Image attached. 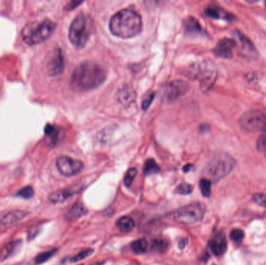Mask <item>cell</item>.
Returning <instances> with one entry per match:
<instances>
[{
	"mask_svg": "<svg viewBox=\"0 0 266 265\" xmlns=\"http://www.w3.org/2000/svg\"><path fill=\"white\" fill-rule=\"evenodd\" d=\"M105 69L95 62L86 61L76 66L71 75L70 87L74 91L94 90L105 81Z\"/></svg>",
	"mask_w": 266,
	"mask_h": 265,
	"instance_id": "cell-1",
	"label": "cell"
},
{
	"mask_svg": "<svg viewBox=\"0 0 266 265\" xmlns=\"http://www.w3.org/2000/svg\"><path fill=\"white\" fill-rule=\"evenodd\" d=\"M109 28L111 32L118 38H131L141 32L143 20L135 10L124 9L112 16Z\"/></svg>",
	"mask_w": 266,
	"mask_h": 265,
	"instance_id": "cell-2",
	"label": "cell"
},
{
	"mask_svg": "<svg viewBox=\"0 0 266 265\" xmlns=\"http://www.w3.org/2000/svg\"><path fill=\"white\" fill-rule=\"evenodd\" d=\"M56 28V23L48 19L30 22L22 29V39L28 45L41 44L52 35Z\"/></svg>",
	"mask_w": 266,
	"mask_h": 265,
	"instance_id": "cell-3",
	"label": "cell"
},
{
	"mask_svg": "<svg viewBox=\"0 0 266 265\" xmlns=\"http://www.w3.org/2000/svg\"><path fill=\"white\" fill-rule=\"evenodd\" d=\"M94 30L92 19L81 12L71 23L69 31V41L76 48H84Z\"/></svg>",
	"mask_w": 266,
	"mask_h": 265,
	"instance_id": "cell-4",
	"label": "cell"
},
{
	"mask_svg": "<svg viewBox=\"0 0 266 265\" xmlns=\"http://www.w3.org/2000/svg\"><path fill=\"white\" fill-rule=\"evenodd\" d=\"M236 166V161L230 154L220 152L209 161L204 174L211 181L218 182L227 177Z\"/></svg>",
	"mask_w": 266,
	"mask_h": 265,
	"instance_id": "cell-5",
	"label": "cell"
},
{
	"mask_svg": "<svg viewBox=\"0 0 266 265\" xmlns=\"http://www.w3.org/2000/svg\"><path fill=\"white\" fill-rule=\"evenodd\" d=\"M205 213V205L199 202H194L172 211L168 215V217L181 224H194L203 219Z\"/></svg>",
	"mask_w": 266,
	"mask_h": 265,
	"instance_id": "cell-6",
	"label": "cell"
},
{
	"mask_svg": "<svg viewBox=\"0 0 266 265\" xmlns=\"http://www.w3.org/2000/svg\"><path fill=\"white\" fill-rule=\"evenodd\" d=\"M239 124L248 132L266 131V108H255L245 112L239 119Z\"/></svg>",
	"mask_w": 266,
	"mask_h": 265,
	"instance_id": "cell-7",
	"label": "cell"
},
{
	"mask_svg": "<svg viewBox=\"0 0 266 265\" xmlns=\"http://www.w3.org/2000/svg\"><path fill=\"white\" fill-rule=\"evenodd\" d=\"M189 90V84L185 81H171L165 84L161 90V100L165 103H173L184 95Z\"/></svg>",
	"mask_w": 266,
	"mask_h": 265,
	"instance_id": "cell-8",
	"label": "cell"
},
{
	"mask_svg": "<svg viewBox=\"0 0 266 265\" xmlns=\"http://www.w3.org/2000/svg\"><path fill=\"white\" fill-rule=\"evenodd\" d=\"M58 170L65 177H72L79 174L84 169V164L79 160L73 159L67 155H62L56 161Z\"/></svg>",
	"mask_w": 266,
	"mask_h": 265,
	"instance_id": "cell-9",
	"label": "cell"
},
{
	"mask_svg": "<svg viewBox=\"0 0 266 265\" xmlns=\"http://www.w3.org/2000/svg\"><path fill=\"white\" fill-rule=\"evenodd\" d=\"M233 37L236 47H237L238 51L242 56L248 59H255L258 57V51L249 38L238 31H234Z\"/></svg>",
	"mask_w": 266,
	"mask_h": 265,
	"instance_id": "cell-10",
	"label": "cell"
},
{
	"mask_svg": "<svg viewBox=\"0 0 266 265\" xmlns=\"http://www.w3.org/2000/svg\"><path fill=\"white\" fill-rule=\"evenodd\" d=\"M64 67L65 59L63 51L59 48H56L53 51L47 63V72L51 76H56L63 72Z\"/></svg>",
	"mask_w": 266,
	"mask_h": 265,
	"instance_id": "cell-11",
	"label": "cell"
},
{
	"mask_svg": "<svg viewBox=\"0 0 266 265\" xmlns=\"http://www.w3.org/2000/svg\"><path fill=\"white\" fill-rule=\"evenodd\" d=\"M236 47L234 40L224 38L220 40L214 49L217 57L223 59H231L233 56V48Z\"/></svg>",
	"mask_w": 266,
	"mask_h": 265,
	"instance_id": "cell-12",
	"label": "cell"
},
{
	"mask_svg": "<svg viewBox=\"0 0 266 265\" xmlns=\"http://www.w3.org/2000/svg\"><path fill=\"white\" fill-rule=\"evenodd\" d=\"M29 215V213L23 210L15 209L0 213V225L9 226L18 223Z\"/></svg>",
	"mask_w": 266,
	"mask_h": 265,
	"instance_id": "cell-13",
	"label": "cell"
},
{
	"mask_svg": "<svg viewBox=\"0 0 266 265\" xmlns=\"http://www.w3.org/2000/svg\"><path fill=\"white\" fill-rule=\"evenodd\" d=\"M79 189L77 186L70 187L67 189L56 191L50 194L48 200L53 204L63 203L65 201L73 196L75 194L79 192Z\"/></svg>",
	"mask_w": 266,
	"mask_h": 265,
	"instance_id": "cell-14",
	"label": "cell"
},
{
	"mask_svg": "<svg viewBox=\"0 0 266 265\" xmlns=\"http://www.w3.org/2000/svg\"><path fill=\"white\" fill-rule=\"evenodd\" d=\"M209 246L214 255H223L227 248V239L224 232H220L217 233L209 241Z\"/></svg>",
	"mask_w": 266,
	"mask_h": 265,
	"instance_id": "cell-15",
	"label": "cell"
},
{
	"mask_svg": "<svg viewBox=\"0 0 266 265\" xmlns=\"http://www.w3.org/2000/svg\"><path fill=\"white\" fill-rule=\"evenodd\" d=\"M137 93L135 90L129 86L122 87L120 90H118L117 94V98L118 102L124 106H129L130 104L135 101Z\"/></svg>",
	"mask_w": 266,
	"mask_h": 265,
	"instance_id": "cell-16",
	"label": "cell"
},
{
	"mask_svg": "<svg viewBox=\"0 0 266 265\" xmlns=\"http://www.w3.org/2000/svg\"><path fill=\"white\" fill-rule=\"evenodd\" d=\"M44 133L46 136V143L49 146H54L59 142L60 139L61 131L59 128L52 125V124H47L44 128Z\"/></svg>",
	"mask_w": 266,
	"mask_h": 265,
	"instance_id": "cell-17",
	"label": "cell"
},
{
	"mask_svg": "<svg viewBox=\"0 0 266 265\" xmlns=\"http://www.w3.org/2000/svg\"><path fill=\"white\" fill-rule=\"evenodd\" d=\"M205 14L214 19H223V20H233V16L223 9L219 8L215 6H210L205 10Z\"/></svg>",
	"mask_w": 266,
	"mask_h": 265,
	"instance_id": "cell-18",
	"label": "cell"
},
{
	"mask_svg": "<svg viewBox=\"0 0 266 265\" xmlns=\"http://www.w3.org/2000/svg\"><path fill=\"white\" fill-rule=\"evenodd\" d=\"M87 213V209L84 206V204L81 203V202H77V203L74 204L71 207L69 211H68L67 220L71 222L76 221L83 216H85Z\"/></svg>",
	"mask_w": 266,
	"mask_h": 265,
	"instance_id": "cell-19",
	"label": "cell"
},
{
	"mask_svg": "<svg viewBox=\"0 0 266 265\" xmlns=\"http://www.w3.org/2000/svg\"><path fill=\"white\" fill-rule=\"evenodd\" d=\"M21 246V241H13L5 246L0 253V260H4L14 255Z\"/></svg>",
	"mask_w": 266,
	"mask_h": 265,
	"instance_id": "cell-20",
	"label": "cell"
},
{
	"mask_svg": "<svg viewBox=\"0 0 266 265\" xmlns=\"http://www.w3.org/2000/svg\"><path fill=\"white\" fill-rule=\"evenodd\" d=\"M184 31L188 35H198L202 33V28L196 19L189 17L184 23Z\"/></svg>",
	"mask_w": 266,
	"mask_h": 265,
	"instance_id": "cell-21",
	"label": "cell"
},
{
	"mask_svg": "<svg viewBox=\"0 0 266 265\" xmlns=\"http://www.w3.org/2000/svg\"><path fill=\"white\" fill-rule=\"evenodd\" d=\"M216 79H217L216 71L209 70L205 72L201 80L200 87L202 91H209L215 83Z\"/></svg>",
	"mask_w": 266,
	"mask_h": 265,
	"instance_id": "cell-22",
	"label": "cell"
},
{
	"mask_svg": "<svg viewBox=\"0 0 266 265\" xmlns=\"http://www.w3.org/2000/svg\"><path fill=\"white\" fill-rule=\"evenodd\" d=\"M117 227L124 233L131 232L135 227V222L128 216H123L117 221Z\"/></svg>",
	"mask_w": 266,
	"mask_h": 265,
	"instance_id": "cell-23",
	"label": "cell"
},
{
	"mask_svg": "<svg viewBox=\"0 0 266 265\" xmlns=\"http://www.w3.org/2000/svg\"><path fill=\"white\" fill-rule=\"evenodd\" d=\"M131 249L136 254H143L148 249V242L146 239H139L131 244Z\"/></svg>",
	"mask_w": 266,
	"mask_h": 265,
	"instance_id": "cell-24",
	"label": "cell"
},
{
	"mask_svg": "<svg viewBox=\"0 0 266 265\" xmlns=\"http://www.w3.org/2000/svg\"><path fill=\"white\" fill-rule=\"evenodd\" d=\"M161 170V167L158 165L157 163L153 159H149L146 161L144 165L145 175H151V174H157Z\"/></svg>",
	"mask_w": 266,
	"mask_h": 265,
	"instance_id": "cell-25",
	"label": "cell"
},
{
	"mask_svg": "<svg viewBox=\"0 0 266 265\" xmlns=\"http://www.w3.org/2000/svg\"><path fill=\"white\" fill-rule=\"evenodd\" d=\"M211 187H212V181L210 180L207 178L201 179L200 182H199V188H200L202 195L205 198H209L210 196L211 192H212Z\"/></svg>",
	"mask_w": 266,
	"mask_h": 265,
	"instance_id": "cell-26",
	"label": "cell"
},
{
	"mask_svg": "<svg viewBox=\"0 0 266 265\" xmlns=\"http://www.w3.org/2000/svg\"><path fill=\"white\" fill-rule=\"evenodd\" d=\"M153 249L156 252L164 253L168 250L169 244L166 240L156 239L153 242Z\"/></svg>",
	"mask_w": 266,
	"mask_h": 265,
	"instance_id": "cell-27",
	"label": "cell"
},
{
	"mask_svg": "<svg viewBox=\"0 0 266 265\" xmlns=\"http://www.w3.org/2000/svg\"><path fill=\"white\" fill-rule=\"evenodd\" d=\"M137 173H138V171L134 167H131V168L127 170L126 174H125V177H124V183H125V186L128 187V188L131 186L133 180L137 177Z\"/></svg>",
	"mask_w": 266,
	"mask_h": 265,
	"instance_id": "cell-28",
	"label": "cell"
},
{
	"mask_svg": "<svg viewBox=\"0 0 266 265\" xmlns=\"http://www.w3.org/2000/svg\"><path fill=\"white\" fill-rule=\"evenodd\" d=\"M56 251H57V249H52L51 251L41 253V254H38V255L37 256L35 261H36V263H38V264L44 263V262L49 260L51 257H53V255L56 254Z\"/></svg>",
	"mask_w": 266,
	"mask_h": 265,
	"instance_id": "cell-29",
	"label": "cell"
},
{
	"mask_svg": "<svg viewBox=\"0 0 266 265\" xmlns=\"http://www.w3.org/2000/svg\"><path fill=\"white\" fill-rule=\"evenodd\" d=\"M35 195V192H34V189L32 186H26L23 189H20L18 192H17V196L19 198H24V199H30Z\"/></svg>",
	"mask_w": 266,
	"mask_h": 265,
	"instance_id": "cell-30",
	"label": "cell"
},
{
	"mask_svg": "<svg viewBox=\"0 0 266 265\" xmlns=\"http://www.w3.org/2000/svg\"><path fill=\"white\" fill-rule=\"evenodd\" d=\"M94 251L93 249H87V250H84V251H81L79 254H77L76 255L74 256L73 257H72L71 261L79 262L81 261V260H84V259L87 258V257L92 255Z\"/></svg>",
	"mask_w": 266,
	"mask_h": 265,
	"instance_id": "cell-31",
	"label": "cell"
},
{
	"mask_svg": "<svg viewBox=\"0 0 266 265\" xmlns=\"http://www.w3.org/2000/svg\"><path fill=\"white\" fill-rule=\"evenodd\" d=\"M192 186L189 183H182L177 186L176 192L179 195H187L192 193Z\"/></svg>",
	"mask_w": 266,
	"mask_h": 265,
	"instance_id": "cell-32",
	"label": "cell"
},
{
	"mask_svg": "<svg viewBox=\"0 0 266 265\" xmlns=\"http://www.w3.org/2000/svg\"><path fill=\"white\" fill-rule=\"evenodd\" d=\"M257 149L261 153L266 155V131L261 133L257 141Z\"/></svg>",
	"mask_w": 266,
	"mask_h": 265,
	"instance_id": "cell-33",
	"label": "cell"
},
{
	"mask_svg": "<svg viewBox=\"0 0 266 265\" xmlns=\"http://www.w3.org/2000/svg\"><path fill=\"white\" fill-rule=\"evenodd\" d=\"M245 236V232L240 229H233L230 232V239L236 243H240Z\"/></svg>",
	"mask_w": 266,
	"mask_h": 265,
	"instance_id": "cell-34",
	"label": "cell"
},
{
	"mask_svg": "<svg viewBox=\"0 0 266 265\" xmlns=\"http://www.w3.org/2000/svg\"><path fill=\"white\" fill-rule=\"evenodd\" d=\"M252 199L255 203L266 208V195L264 194H255L252 196Z\"/></svg>",
	"mask_w": 266,
	"mask_h": 265,
	"instance_id": "cell-35",
	"label": "cell"
},
{
	"mask_svg": "<svg viewBox=\"0 0 266 265\" xmlns=\"http://www.w3.org/2000/svg\"><path fill=\"white\" fill-rule=\"evenodd\" d=\"M154 98V93H150V94H148V95L145 97L144 100H143V103H142V108H143V110H146V109L150 106V104H151Z\"/></svg>",
	"mask_w": 266,
	"mask_h": 265,
	"instance_id": "cell-36",
	"label": "cell"
},
{
	"mask_svg": "<svg viewBox=\"0 0 266 265\" xmlns=\"http://www.w3.org/2000/svg\"><path fill=\"white\" fill-rule=\"evenodd\" d=\"M38 228H33L29 232V239H34L38 235Z\"/></svg>",
	"mask_w": 266,
	"mask_h": 265,
	"instance_id": "cell-37",
	"label": "cell"
},
{
	"mask_svg": "<svg viewBox=\"0 0 266 265\" xmlns=\"http://www.w3.org/2000/svg\"><path fill=\"white\" fill-rule=\"evenodd\" d=\"M82 4V2H75V1H72V2H70L69 4V5L66 6L68 7V10H72V9L75 8V7H77L79 4Z\"/></svg>",
	"mask_w": 266,
	"mask_h": 265,
	"instance_id": "cell-38",
	"label": "cell"
},
{
	"mask_svg": "<svg viewBox=\"0 0 266 265\" xmlns=\"http://www.w3.org/2000/svg\"><path fill=\"white\" fill-rule=\"evenodd\" d=\"M188 241L186 239L182 240L181 242L179 243V247L181 249L184 248L185 247L186 244H187Z\"/></svg>",
	"mask_w": 266,
	"mask_h": 265,
	"instance_id": "cell-39",
	"label": "cell"
},
{
	"mask_svg": "<svg viewBox=\"0 0 266 265\" xmlns=\"http://www.w3.org/2000/svg\"><path fill=\"white\" fill-rule=\"evenodd\" d=\"M191 167H192V165L191 164H188V165H186L185 167L183 168V170H184V172H188L189 170L191 169Z\"/></svg>",
	"mask_w": 266,
	"mask_h": 265,
	"instance_id": "cell-40",
	"label": "cell"
},
{
	"mask_svg": "<svg viewBox=\"0 0 266 265\" xmlns=\"http://www.w3.org/2000/svg\"><path fill=\"white\" fill-rule=\"evenodd\" d=\"M264 5H265V8H266V2L264 3Z\"/></svg>",
	"mask_w": 266,
	"mask_h": 265,
	"instance_id": "cell-41",
	"label": "cell"
}]
</instances>
